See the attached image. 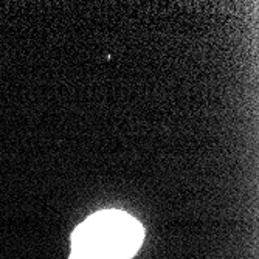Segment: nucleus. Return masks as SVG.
Masks as SVG:
<instances>
[{
    "label": "nucleus",
    "instance_id": "1",
    "mask_svg": "<svg viewBox=\"0 0 259 259\" xmlns=\"http://www.w3.org/2000/svg\"><path fill=\"white\" fill-rule=\"evenodd\" d=\"M143 234L141 225L123 211L97 213L75 230L70 259H129Z\"/></svg>",
    "mask_w": 259,
    "mask_h": 259
}]
</instances>
